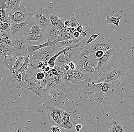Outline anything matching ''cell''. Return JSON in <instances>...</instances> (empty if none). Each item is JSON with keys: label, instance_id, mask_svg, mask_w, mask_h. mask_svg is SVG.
Listing matches in <instances>:
<instances>
[{"label": "cell", "instance_id": "33", "mask_svg": "<svg viewBox=\"0 0 134 132\" xmlns=\"http://www.w3.org/2000/svg\"><path fill=\"white\" fill-rule=\"evenodd\" d=\"M10 23H5L0 21V30L9 32L10 31Z\"/></svg>", "mask_w": 134, "mask_h": 132}, {"label": "cell", "instance_id": "17", "mask_svg": "<svg viewBox=\"0 0 134 132\" xmlns=\"http://www.w3.org/2000/svg\"><path fill=\"white\" fill-rule=\"evenodd\" d=\"M96 30L94 28L90 26H83V30L80 33L79 38L82 42V48L86 46V42L92 35L96 32Z\"/></svg>", "mask_w": 134, "mask_h": 132}, {"label": "cell", "instance_id": "36", "mask_svg": "<svg viewBox=\"0 0 134 132\" xmlns=\"http://www.w3.org/2000/svg\"><path fill=\"white\" fill-rule=\"evenodd\" d=\"M13 9H17L20 7L21 3L20 0H11Z\"/></svg>", "mask_w": 134, "mask_h": 132}, {"label": "cell", "instance_id": "8", "mask_svg": "<svg viewBox=\"0 0 134 132\" xmlns=\"http://www.w3.org/2000/svg\"><path fill=\"white\" fill-rule=\"evenodd\" d=\"M36 25L31 14L25 21L16 24H11L10 31L9 33L12 36L23 34L26 36L27 32L32 27Z\"/></svg>", "mask_w": 134, "mask_h": 132}, {"label": "cell", "instance_id": "5", "mask_svg": "<svg viewBox=\"0 0 134 132\" xmlns=\"http://www.w3.org/2000/svg\"><path fill=\"white\" fill-rule=\"evenodd\" d=\"M98 62V59L94 56L80 59L78 60L76 69L89 76L92 82Z\"/></svg>", "mask_w": 134, "mask_h": 132}, {"label": "cell", "instance_id": "15", "mask_svg": "<svg viewBox=\"0 0 134 132\" xmlns=\"http://www.w3.org/2000/svg\"><path fill=\"white\" fill-rule=\"evenodd\" d=\"M114 50L113 48L105 51L104 55L99 59H98V65L95 70H102L108 65L110 60L114 54Z\"/></svg>", "mask_w": 134, "mask_h": 132}, {"label": "cell", "instance_id": "1", "mask_svg": "<svg viewBox=\"0 0 134 132\" xmlns=\"http://www.w3.org/2000/svg\"><path fill=\"white\" fill-rule=\"evenodd\" d=\"M133 68L131 63L128 61L117 58L113 55L108 66L93 82L95 83H107L114 87L119 86L123 80L132 73Z\"/></svg>", "mask_w": 134, "mask_h": 132}, {"label": "cell", "instance_id": "29", "mask_svg": "<svg viewBox=\"0 0 134 132\" xmlns=\"http://www.w3.org/2000/svg\"><path fill=\"white\" fill-rule=\"evenodd\" d=\"M30 67L29 64V56H27L25 58V61L23 64L20 68L17 70L18 72H19L22 73L28 70V68Z\"/></svg>", "mask_w": 134, "mask_h": 132}, {"label": "cell", "instance_id": "32", "mask_svg": "<svg viewBox=\"0 0 134 132\" xmlns=\"http://www.w3.org/2000/svg\"><path fill=\"white\" fill-rule=\"evenodd\" d=\"M0 21L5 23H10V19L6 14L5 10L0 9Z\"/></svg>", "mask_w": 134, "mask_h": 132}, {"label": "cell", "instance_id": "28", "mask_svg": "<svg viewBox=\"0 0 134 132\" xmlns=\"http://www.w3.org/2000/svg\"><path fill=\"white\" fill-rule=\"evenodd\" d=\"M50 23L52 25L55 26L56 24L63 21L61 19V16L58 13H54L50 14L49 15Z\"/></svg>", "mask_w": 134, "mask_h": 132}, {"label": "cell", "instance_id": "34", "mask_svg": "<svg viewBox=\"0 0 134 132\" xmlns=\"http://www.w3.org/2000/svg\"><path fill=\"white\" fill-rule=\"evenodd\" d=\"M47 109L48 111H50V112H52L54 115L59 119H62L59 115V111H60V109L55 107L48 106L47 107Z\"/></svg>", "mask_w": 134, "mask_h": 132}, {"label": "cell", "instance_id": "37", "mask_svg": "<svg viewBox=\"0 0 134 132\" xmlns=\"http://www.w3.org/2000/svg\"><path fill=\"white\" fill-rule=\"evenodd\" d=\"M99 34H93V35H92L86 42V45L92 43V42L93 41L99 36Z\"/></svg>", "mask_w": 134, "mask_h": 132}, {"label": "cell", "instance_id": "30", "mask_svg": "<svg viewBox=\"0 0 134 132\" xmlns=\"http://www.w3.org/2000/svg\"><path fill=\"white\" fill-rule=\"evenodd\" d=\"M67 21H68V26H66L70 27L72 28H75L80 25L77 21L76 18L74 16L69 18Z\"/></svg>", "mask_w": 134, "mask_h": 132}, {"label": "cell", "instance_id": "11", "mask_svg": "<svg viewBox=\"0 0 134 132\" xmlns=\"http://www.w3.org/2000/svg\"><path fill=\"white\" fill-rule=\"evenodd\" d=\"M38 72L40 71L29 67L27 71L23 72L21 82V88L28 89L33 87L37 81L36 76Z\"/></svg>", "mask_w": 134, "mask_h": 132}, {"label": "cell", "instance_id": "52", "mask_svg": "<svg viewBox=\"0 0 134 132\" xmlns=\"http://www.w3.org/2000/svg\"><path fill=\"white\" fill-rule=\"evenodd\" d=\"M44 73V75H45V79H46V80L48 78H49L50 77H49V75H48V73H47V72H43Z\"/></svg>", "mask_w": 134, "mask_h": 132}, {"label": "cell", "instance_id": "46", "mask_svg": "<svg viewBox=\"0 0 134 132\" xmlns=\"http://www.w3.org/2000/svg\"><path fill=\"white\" fill-rule=\"evenodd\" d=\"M62 130L60 127L57 126H53L51 128V131L52 132H56L58 131H59Z\"/></svg>", "mask_w": 134, "mask_h": 132}, {"label": "cell", "instance_id": "26", "mask_svg": "<svg viewBox=\"0 0 134 132\" xmlns=\"http://www.w3.org/2000/svg\"><path fill=\"white\" fill-rule=\"evenodd\" d=\"M51 42L49 41H47V42L43 43V44H40V45H37L35 46H29L27 48V52L28 53H32L37 51L40 49H42L47 47L51 46Z\"/></svg>", "mask_w": 134, "mask_h": 132}, {"label": "cell", "instance_id": "2", "mask_svg": "<svg viewBox=\"0 0 134 132\" xmlns=\"http://www.w3.org/2000/svg\"><path fill=\"white\" fill-rule=\"evenodd\" d=\"M56 51L55 47L51 46L43 48L42 50H41L30 53L29 55V67L38 70L37 69V66L39 63L42 62H48L50 58L54 55Z\"/></svg>", "mask_w": 134, "mask_h": 132}, {"label": "cell", "instance_id": "22", "mask_svg": "<svg viewBox=\"0 0 134 132\" xmlns=\"http://www.w3.org/2000/svg\"><path fill=\"white\" fill-rule=\"evenodd\" d=\"M60 82L56 81L52 78L49 77L46 80L47 85L46 88L43 90V92L44 93L48 90L55 89Z\"/></svg>", "mask_w": 134, "mask_h": 132}, {"label": "cell", "instance_id": "41", "mask_svg": "<svg viewBox=\"0 0 134 132\" xmlns=\"http://www.w3.org/2000/svg\"><path fill=\"white\" fill-rule=\"evenodd\" d=\"M2 64L3 66H4L5 67L8 68V69L11 72L15 70V69H14V68H13L12 66L9 65V64H8V63H7L5 61H4L2 62Z\"/></svg>", "mask_w": 134, "mask_h": 132}, {"label": "cell", "instance_id": "7", "mask_svg": "<svg viewBox=\"0 0 134 132\" xmlns=\"http://www.w3.org/2000/svg\"><path fill=\"white\" fill-rule=\"evenodd\" d=\"M80 53L81 50L79 47L64 52L60 54L55 60V66L61 67L71 61L73 62L77 65L78 58Z\"/></svg>", "mask_w": 134, "mask_h": 132}, {"label": "cell", "instance_id": "20", "mask_svg": "<svg viewBox=\"0 0 134 132\" xmlns=\"http://www.w3.org/2000/svg\"><path fill=\"white\" fill-rule=\"evenodd\" d=\"M10 132H27L26 126L18 122H13L9 124L8 126Z\"/></svg>", "mask_w": 134, "mask_h": 132}, {"label": "cell", "instance_id": "31", "mask_svg": "<svg viewBox=\"0 0 134 132\" xmlns=\"http://www.w3.org/2000/svg\"><path fill=\"white\" fill-rule=\"evenodd\" d=\"M25 58L26 57L25 56H18L16 60L13 67L14 69L18 70L20 68L24 62Z\"/></svg>", "mask_w": 134, "mask_h": 132}, {"label": "cell", "instance_id": "49", "mask_svg": "<svg viewBox=\"0 0 134 132\" xmlns=\"http://www.w3.org/2000/svg\"><path fill=\"white\" fill-rule=\"evenodd\" d=\"M82 126L80 124H77L75 126V129L77 132H79L82 129Z\"/></svg>", "mask_w": 134, "mask_h": 132}, {"label": "cell", "instance_id": "39", "mask_svg": "<svg viewBox=\"0 0 134 132\" xmlns=\"http://www.w3.org/2000/svg\"><path fill=\"white\" fill-rule=\"evenodd\" d=\"M36 78L38 81H41L45 78V75L43 72L40 71L37 72L36 76Z\"/></svg>", "mask_w": 134, "mask_h": 132}, {"label": "cell", "instance_id": "53", "mask_svg": "<svg viewBox=\"0 0 134 132\" xmlns=\"http://www.w3.org/2000/svg\"><path fill=\"white\" fill-rule=\"evenodd\" d=\"M61 131H62V130H60V131H58L56 132H61Z\"/></svg>", "mask_w": 134, "mask_h": 132}, {"label": "cell", "instance_id": "19", "mask_svg": "<svg viewBox=\"0 0 134 132\" xmlns=\"http://www.w3.org/2000/svg\"><path fill=\"white\" fill-rule=\"evenodd\" d=\"M45 31L46 32V36L47 41L50 42L55 41L58 36L59 32L58 31L55 27L52 25L50 23L48 26Z\"/></svg>", "mask_w": 134, "mask_h": 132}, {"label": "cell", "instance_id": "51", "mask_svg": "<svg viewBox=\"0 0 134 132\" xmlns=\"http://www.w3.org/2000/svg\"><path fill=\"white\" fill-rule=\"evenodd\" d=\"M50 69H51V68L47 66L46 67V68H45V69H44V71L43 72H48L50 71Z\"/></svg>", "mask_w": 134, "mask_h": 132}, {"label": "cell", "instance_id": "3", "mask_svg": "<svg viewBox=\"0 0 134 132\" xmlns=\"http://www.w3.org/2000/svg\"><path fill=\"white\" fill-rule=\"evenodd\" d=\"M111 48H113L112 45L105 40L91 43L83 47L80 48L81 53L78 60L94 56L95 53L98 51L105 52Z\"/></svg>", "mask_w": 134, "mask_h": 132}, {"label": "cell", "instance_id": "27", "mask_svg": "<svg viewBox=\"0 0 134 132\" xmlns=\"http://www.w3.org/2000/svg\"><path fill=\"white\" fill-rule=\"evenodd\" d=\"M47 116L49 120H50L51 123L53 126L60 127V125L62 123V119H60L56 117L54 114L52 112L48 111Z\"/></svg>", "mask_w": 134, "mask_h": 132}, {"label": "cell", "instance_id": "6", "mask_svg": "<svg viewBox=\"0 0 134 132\" xmlns=\"http://www.w3.org/2000/svg\"><path fill=\"white\" fill-rule=\"evenodd\" d=\"M29 54L28 53H22L17 51L11 46L5 43L0 44V58H2L4 61L13 67L18 57H26Z\"/></svg>", "mask_w": 134, "mask_h": 132}, {"label": "cell", "instance_id": "44", "mask_svg": "<svg viewBox=\"0 0 134 132\" xmlns=\"http://www.w3.org/2000/svg\"><path fill=\"white\" fill-rule=\"evenodd\" d=\"M68 64L69 66L70 67V70L73 71L76 70L77 65L73 62H69Z\"/></svg>", "mask_w": 134, "mask_h": 132}, {"label": "cell", "instance_id": "35", "mask_svg": "<svg viewBox=\"0 0 134 132\" xmlns=\"http://www.w3.org/2000/svg\"><path fill=\"white\" fill-rule=\"evenodd\" d=\"M59 127L62 128H63L69 131H71L74 128L73 124L71 122H68L64 124L62 123L60 125Z\"/></svg>", "mask_w": 134, "mask_h": 132}, {"label": "cell", "instance_id": "4", "mask_svg": "<svg viewBox=\"0 0 134 132\" xmlns=\"http://www.w3.org/2000/svg\"><path fill=\"white\" fill-rule=\"evenodd\" d=\"M91 86L87 90L86 94L92 96L94 98L104 99L111 96L114 92V87L106 82L95 83L91 82Z\"/></svg>", "mask_w": 134, "mask_h": 132}, {"label": "cell", "instance_id": "14", "mask_svg": "<svg viewBox=\"0 0 134 132\" xmlns=\"http://www.w3.org/2000/svg\"><path fill=\"white\" fill-rule=\"evenodd\" d=\"M67 81L73 85H77L81 82H90V77L87 75L84 74L78 70H74L73 71L72 76L70 78L67 79Z\"/></svg>", "mask_w": 134, "mask_h": 132}, {"label": "cell", "instance_id": "21", "mask_svg": "<svg viewBox=\"0 0 134 132\" xmlns=\"http://www.w3.org/2000/svg\"><path fill=\"white\" fill-rule=\"evenodd\" d=\"M12 36L9 32L0 30V44L5 43L8 45H12Z\"/></svg>", "mask_w": 134, "mask_h": 132}, {"label": "cell", "instance_id": "40", "mask_svg": "<svg viewBox=\"0 0 134 132\" xmlns=\"http://www.w3.org/2000/svg\"><path fill=\"white\" fill-rule=\"evenodd\" d=\"M6 1V0H0V9L5 10L7 9Z\"/></svg>", "mask_w": 134, "mask_h": 132}, {"label": "cell", "instance_id": "13", "mask_svg": "<svg viewBox=\"0 0 134 132\" xmlns=\"http://www.w3.org/2000/svg\"><path fill=\"white\" fill-rule=\"evenodd\" d=\"M26 37L28 41H35L40 43L47 40L44 31L37 25L32 27Z\"/></svg>", "mask_w": 134, "mask_h": 132}, {"label": "cell", "instance_id": "50", "mask_svg": "<svg viewBox=\"0 0 134 132\" xmlns=\"http://www.w3.org/2000/svg\"><path fill=\"white\" fill-rule=\"evenodd\" d=\"M74 36L75 38H78L79 37L80 35V33L79 32H78L75 31L73 33Z\"/></svg>", "mask_w": 134, "mask_h": 132}, {"label": "cell", "instance_id": "10", "mask_svg": "<svg viewBox=\"0 0 134 132\" xmlns=\"http://www.w3.org/2000/svg\"><path fill=\"white\" fill-rule=\"evenodd\" d=\"M6 14L10 19L11 24L22 23L25 21L31 14L21 3L18 9H13L9 13H6Z\"/></svg>", "mask_w": 134, "mask_h": 132}, {"label": "cell", "instance_id": "42", "mask_svg": "<svg viewBox=\"0 0 134 132\" xmlns=\"http://www.w3.org/2000/svg\"><path fill=\"white\" fill-rule=\"evenodd\" d=\"M71 114L69 113H67L66 117L62 119V123L65 124L69 122L70 117H71Z\"/></svg>", "mask_w": 134, "mask_h": 132}, {"label": "cell", "instance_id": "25", "mask_svg": "<svg viewBox=\"0 0 134 132\" xmlns=\"http://www.w3.org/2000/svg\"><path fill=\"white\" fill-rule=\"evenodd\" d=\"M122 18L121 15H119L118 17L115 16L110 17L108 15H106V20L104 22V23L109 24L110 25H114L119 27L120 21V20Z\"/></svg>", "mask_w": 134, "mask_h": 132}, {"label": "cell", "instance_id": "45", "mask_svg": "<svg viewBox=\"0 0 134 132\" xmlns=\"http://www.w3.org/2000/svg\"><path fill=\"white\" fill-rule=\"evenodd\" d=\"M66 114L67 112H65V111H64V110L60 109V111H59V115H60V117L62 118V119L66 117Z\"/></svg>", "mask_w": 134, "mask_h": 132}, {"label": "cell", "instance_id": "23", "mask_svg": "<svg viewBox=\"0 0 134 132\" xmlns=\"http://www.w3.org/2000/svg\"><path fill=\"white\" fill-rule=\"evenodd\" d=\"M125 127L124 125L117 121H113L109 128L110 132H125Z\"/></svg>", "mask_w": 134, "mask_h": 132}, {"label": "cell", "instance_id": "16", "mask_svg": "<svg viewBox=\"0 0 134 132\" xmlns=\"http://www.w3.org/2000/svg\"><path fill=\"white\" fill-rule=\"evenodd\" d=\"M82 42L81 39L79 37L72 40H67L59 42L56 44L55 47L56 48V51L54 55L60 51L63 50L66 48L72 46L78 45L79 47L81 45Z\"/></svg>", "mask_w": 134, "mask_h": 132}, {"label": "cell", "instance_id": "48", "mask_svg": "<svg viewBox=\"0 0 134 132\" xmlns=\"http://www.w3.org/2000/svg\"><path fill=\"white\" fill-rule=\"evenodd\" d=\"M83 30V26L80 25L78 26L75 29V31H76L78 32L79 33H81Z\"/></svg>", "mask_w": 134, "mask_h": 132}, {"label": "cell", "instance_id": "47", "mask_svg": "<svg viewBox=\"0 0 134 132\" xmlns=\"http://www.w3.org/2000/svg\"><path fill=\"white\" fill-rule=\"evenodd\" d=\"M39 83H40V85H41L42 87L43 88H44L45 87H46V80L45 78L43 79V80H41V81H39Z\"/></svg>", "mask_w": 134, "mask_h": 132}, {"label": "cell", "instance_id": "43", "mask_svg": "<svg viewBox=\"0 0 134 132\" xmlns=\"http://www.w3.org/2000/svg\"><path fill=\"white\" fill-rule=\"evenodd\" d=\"M105 53V52L103 51H96L95 53L94 56L96 57L97 59H99L104 55Z\"/></svg>", "mask_w": 134, "mask_h": 132}, {"label": "cell", "instance_id": "12", "mask_svg": "<svg viewBox=\"0 0 134 132\" xmlns=\"http://www.w3.org/2000/svg\"><path fill=\"white\" fill-rule=\"evenodd\" d=\"M11 42V47L14 50L22 53H27L29 43L26 36L23 34L12 36Z\"/></svg>", "mask_w": 134, "mask_h": 132}, {"label": "cell", "instance_id": "24", "mask_svg": "<svg viewBox=\"0 0 134 132\" xmlns=\"http://www.w3.org/2000/svg\"><path fill=\"white\" fill-rule=\"evenodd\" d=\"M43 89L44 88L40 85L39 81H37L34 86L31 88H29L28 90L34 93L37 96L42 97L43 96V93L42 91Z\"/></svg>", "mask_w": 134, "mask_h": 132}, {"label": "cell", "instance_id": "38", "mask_svg": "<svg viewBox=\"0 0 134 132\" xmlns=\"http://www.w3.org/2000/svg\"><path fill=\"white\" fill-rule=\"evenodd\" d=\"M64 26H65V25H64V22H63V21H62L56 24L54 27L56 28V30H57L58 31L60 32L61 30H62L63 29Z\"/></svg>", "mask_w": 134, "mask_h": 132}, {"label": "cell", "instance_id": "9", "mask_svg": "<svg viewBox=\"0 0 134 132\" xmlns=\"http://www.w3.org/2000/svg\"><path fill=\"white\" fill-rule=\"evenodd\" d=\"M49 15L48 10L43 7L37 9L36 12L31 14L36 25L38 26L44 32L50 23Z\"/></svg>", "mask_w": 134, "mask_h": 132}, {"label": "cell", "instance_id": "18", "mask_svg": "<svg viewBox=\"0 0 134 132\" xmlns=\"http://www.w3.org/2000/svg\"><path fill=\"white\" fill-rule=\"evenodd\" d=\"M22 73L19 72L17 70H14L11 72V75L9 78V82L11 85L17 89L21 88Z\"/></svg>", "mask_w": 134, "mask_h": 132}]
</instances>
